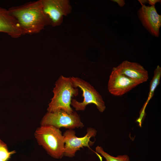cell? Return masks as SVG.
<instances>
[{
    "instance_id": "obj_1",
    "label": "cell",
    "mask_w": 161,
    "mask_h": 161,
    "mask_svg": "<svg viewBox=\"0 0 161 161\" xmlns=\"http://www.w3.org/2000/svg\"><path fill=\"white\" fill-rule=\"evenodd\" d=\"M8 10L19 24L24 35L39 33L49 25L41 0L13 7Z\"/></svg>"
},
{
    "instance_id": "obj_2",
    "label": "cell",
    "mask_w": 161,
    "mask_h": 161,
    "mask_svg": "<svg viewBox=\"0 0 161 161\" xmlns=\"http://www.w3.org/2000/svg\"><path fill=\"white\" fill-rule=\"evenodd\" d=\"M53 92V96L48 104V112L62 110L69 114L72 113V97L78 95V90L74 87L71 78L60 76L55 82Z\"/></svg>"
},
{
    "instance_id": "obj_3",
    "label": "cell",
    "mask_w": 161,
    "mask_h": 161,
    "mask_svg": "<svg viewBox=\"0 0 161 161\" xmlns=\"http://www.w3.org/2000/svg\"><path fill=\"white\" fill-rule=\"evenodd\" d=\"M34 136L39 145L51 156L59 159L64 156V137L60 129L51 126H41L37 129Z\"/></svg>"
},
{
    "instance_id": "obj_4",
    "label": "cell",
    "mask_w": 161,
    "mask_h": 161,
    "mask_svg": "<svg viewBox=\"0 0 161 161\" xmlns=\"http://www.w3.org/2000/svg\"><path fill=\"white\" fill-rule=\"evenodd\" d=\"M71 78L74 87H79L81 89L83 97L82 102L72 98L71 105L76 111H83L87 105L93 104L99 112H103L106 108L105 102L101 96L94 87L80 78L74 77Z\"/></svg>"
},
{
    "instance_id": "obj_5",
    "label": "cell",
    "mask_w": 161,
    "mask_h": 161,
    "mask_svg": "<svg viewBox=\"0 0 161 161\" xmlns=\"http://www.w3.org/2000/svg\"><path fill=\"white\" fill-rule=\"evenodd\" d=\"M41 126H51L60 129L64 127L69 129L82 128L84 125L77 113L69 114L60 110L54 112H48L42 118Z\"/></svg>"
},
{
    "instance_id": "obj_6",
    "label": "cell",
    "mask_w": 161,
    "mask_h": 161,
    "mask_svg": "<svg viewBox=\"0 0 161 161\" xmlns=\"http://www.w3.org/2000/svg\"><path fill=\"white\" fill-rule=\"evenodd\" d=\"M43 12L49 25L60 26L64 17L70 14L72 7L68 0H41Z\"/></svg>"
},
{
    "instance_id": "obj_7",
    "label": "cell",
    "mask_w": 161,
    "mask_h": 161,
    "mask_svg": "<svg viewBox=\"0 0 161 161\" xmlns=\"http://www.w3.org/2000/svg\"><path fill=\"white\" fill-rule=\"evenodd\" d=\"M97 131L92 128H88L86 134L83 137H77L75 132L73 129L66 130L63 134L64 140L65 145L64 156L69 157H72L75 153L80 148L84 147L90 148L94 143L90 141L92 137H95Z\"/></svg>"
},
{
    "instance_id": "obj_8",
    "label": "cell",
    "mask_w": 161,
    "mask_h": 161,
    "mask_svg": "<svg viewBox=\"0 0 161 161\" xmlns=\"http://www.w3.org/2000/svg\"><path fill=\"white\" fill-rule=\"evenodd\" d=\"M140 82L131 79L113 68L108 84L109 92L115 96H120L129 91Z\"/></svg>"
},
{
    "instance_id": "obj_9",
    "label": "cell",
    "mask_w": 161,
    "mask_h": 161,
    "mask_svg": "<svg viewBox=\"0 0 161 161\" xmlns=\"http://www.w3.org/2000/svg\"><path fill=\"white\" fill-rule=\"evenodd\" d=\"M138 15L143 26L151 35L158 37L161 26V16L157 13L155 6L142 4Z\"/></svg>"
},
{
    "instance_id": "obj_10",
    "label": "cell",
    "mask_w": 161,
    "mask_h": 161,
    "mask_svg": "<svg viewBox=\"0 0 161 161\" xmlns=\"http://www.w3.org/2000/svg\"><path fill=\"white\" fill-rule=\"evenodd\" d=\"M113 69L128 78L141 83L146 81L148 79L147 71L137 63L124 61Z\"/></svg>"
},
{
    "instance_id": "obj_11",
    "label": "cell",
    "mask_w": 161,
    "mask_h": 161,
    "mask_svg": "<svg viewBox=\"0 0 161 161\" xmlns=\"http://www.w3.org/2000/svg\"><path fill=\"white\" fill-rule=\"evenodd\" d=\"M0 32L6 33L14 38H18L24 35L19 24L8 10L1 7Z\"/></svg>"
},
{
    "instance_id": "obj_12",
    "label": "cell",
    "mask_w": 161,
    "mask_h": 161,
    "mask_svg": "<svg viewBox=\"0 0 161 161\" xmlns=\"http://www.w3.org/2000/svg\"><path fill=\"white\" fill-rule=\"evenodd\" d=\"M161 76V68L159 65L157 66L154 71V76L150 82V90L148 93V98L144 104L141 111L139 120L141 121L143 118L144 115L145 109L146 106L152 97L154 95V91L160 83Z\"/></svg>"
},
{
    "instance_id": "obj_13",
    "label": "cell",
    "mask_w": 161,
    "mask_h": 161,
    "mask_svg": "<svg viewBox=\"0 0 161 161\" xmlns=\"http://www.w3.org/2000/svg\"><path fill=\"white\" fill-rule=\"evenodd\" d=\"M96 152L103 156L106 161H130L129 156L126 154L118 155L117 157L112 156L105 152L101 146H97L95 148Z\"/></svg>"
},
{
    "instance_id": "obj_14",
    "label": "cell",
    "mask_w": 161,
    "mask_h": 161,
    "mask_svg": "<svg viewBox=\"0 0 161 161\" xmlns=\"http://www.w3.org/2000/svg\"><path fill=\"white\" fill-rule=\"evenodd\" d=\"M15 152L8 151L7 146H3L0 149V159L3 161H6L10 157L12 154Z\"/></svg>"
},
{
    "instance_id": "obj_15",
    "label": "cell",
    "mask_w": 161,
    "mask_h": 161,
    "mask_svg": "<svg viewBox=\"0 0 161 161\" xmlns=\"http://www.w3.org/2000/svg\"><path fill=\"white\" fill-rule=\"evenodd\" d=\"M112 1L117 3L120 7H123L125 4V1L123 0H113Z\"/></svg>"
},
{
    "instance_id": "obj_16",
    "label": "cell",
    "mask_w": 161,
    "mask_h": 161,
    "mask_svg": "<svg viewBox=\"0 0 161 161\" xmlns=\"http://www.w3.org/2000/svg\"><path fill=\"white\" fill-rule=\"evenodd\" d=\"M148 1L149 4L151 6H154L155 3L160 2L161 1L159 0H148Z\"/></svg>"
},
{
    "instance_id": "obj_17",
    "label": "cell",
    "mask_w": 161,
    "mask_h": 161,
    "mask_svg": "<svg viewBox=\"0 0 161 161\" xmlns=\"http://www.w3.org/2000/svg\"><path fill=\"white\" fill-rule=\"evenodd\" d=\"M7 145L2 140L0 139V149L2 147L7 146Z\"/></svg>"
},
{
    "instance_id": "obj_18",
    "label": "cell",
    "mask_w": 161,
    "mask_h": 161,
    "mask_svg": "<svg viewBox=\"0 0 161 161\" xmlns=\"http://www.w3.org/2000/svg\"><path fill=\"white\" fill-rule=\"evenodd\" d=\"M0 161H3L2 160H1L0 159Z\"/></svg>"
}]
</instances>
